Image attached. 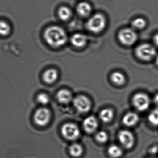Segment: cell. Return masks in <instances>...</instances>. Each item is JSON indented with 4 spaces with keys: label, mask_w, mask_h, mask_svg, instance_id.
Here are the masks:
<instances>
[{
    "label": "cell",
    "mask_w": 158,
    "mask_h": 158,
    "mask_svg": "<svg viewBox=\"0 0 158 158\" xmlns=\"http://www.w3.org/2000/svg\"><path fill=\"white\" fill-rule=\"evenodd\" d=\"M57 98L60 103L67 104L72 100V94L68 90L63 89L60 90L57 93Z\"/></svg>",
    "instance_id": "obj_14"
},
{
    "label": "cell",
    "mask_w": 158,
    "mask_h": 158,
    "mask_svg": "<svg viewBox=\"0 0 158 158\" xmlns=\"http://www.w3.org/2000/svg\"><path fill=\"white\" fill-rule=\"evenodd\" d=\"M108 154L112 158H118L123 155L121 148L116 145H112L109 147L108 149Z\"/></svg>",
    "instance_id": "obj_19"
},
{
    "label": "cell",
    "mask_w": 158,
    "mask_h": 158,
    "mask_svg": "<svg viewBox=\"0 0 158 158\" xmlns=\"http://www.w3.org/2000/svg\"><path fill=\"white\" fill-rule=\"evenodd\" d=\"M85 131L91 134L94 132L98 127V123L95 117L94 116H89L84 120L83 123Z\"/></svg>",
    "instance_id": "obj_10"
},
{
    "label": "cell",
    "mask_w": 158,
    "mask_h": 158,
    "mask_svg": "<svg viewBox=\"0 0 158 158\" xmlns=\"http://www.w3.org/2000/svg\"><path fill=\"white\" fill-rule=\"evenodd\" d=\"M38 102L42 105H47L50 101V98L48 95L44 93L40 94L37 97Z\"/></svg>",
    "instance_id": "obj_25"
},
{
    "label": "cell",
    "mask_w": 158,
    "mask_h": 158,
    "mask_svg": "<svg viewBox=\"0 0 158 158\" xmlns=\"http://www.w3.org/2000/svg\"><path fill=\"white\" fill-rule=\"evenodd\" d=\"M74 105L78 111L81 113H86L90 110L91 108L90 99L83 95L76 97L74 100Z\"/></svg>",
    "instance_id": "obj_8"
},
{
    "label": "cell",
    "mask_w": 158,
    "mask_h": 158,
    "mask_svg": "<svg viewBox=\"0 0 158 158\" xmlns=\"http://www.w3.org/2000/svg\"><path fill=\"white\" fill-rule=\"evenodd\" d=\"M43 78L44 81L47 83H52L58 78V72L56 69H48L44 72Z\"/></svg>",
    "instance_id": "obj_15"
},
{
    "label": "cell",
    "mask_w": 158,
    "mask_h": 158,
    "mask_svg": "<svg viewBox=\"0 0 158 158\" xmlns=\"http://www.w3.org/2000/svg\"><path fill=\"white\" fill-rule=\"evenodd\" d=\"M135 52L138 58L145 61L151 60L156 55V51L155 47L148 44H143L138 46L136 48Z\"/></svg>",
    "instance_id": "obj_3"
},
{
    "label": "cell",
    "mask_w": 158,
    "mask_h": 158,
    "mask_svg": "<svg viewBox=\"0 0 158 158\" xmlns=\"http://www.w3.org/2000/svg\"><path fill=\"white\" fill-rule=\"evenodd\" d=\"M96 139L98 143H104L108 140V135L104 131L98 132L96 135Z\"/></svg>",
    "instance_id": "obj_24"
},
{
    "label": "cell",
    "mask_w": 158,
    "mask_h": 158,
    "mask_svg": "<svg viewBox=\"0 0 158 158\" xmlns=\"http://www.w3.org/2000/svg\"><path fill=\"white\" fill-rule=\"evenodd\" d=\"M156 64L158 65V55L156 57Z\"/></svg>",
    "instance_id": "obj_28"
},
{
    "label": "cell",
    "mask_w": 158,
    "mask_h": 158,
    "mask_svg": "<svg viewBox=\"0 0 158 158\" xmlns=\"http://www.w3.org/2000/svg\"><path fill=\"white\" fill-rule=\"evenodd\" d=\"M118 39L122 44L129 46L132 45L136 41L137 35L134 30L124 28L119 32Z\"/></svg>",
    "instance_id": "obj_4"
},
{
    "label": "cell",
    "mask_w": 158,
    "mask_h": 158,
    "mask_svg": "<svg viewBox=\"0 0 158 158\" xmlns=\"http://www.w3.org/2000/svg\"><path fill=\"white\" fill-rule=\"evenodd\" d=\"M77 10L79 15L81 16H88L92 12V6L90 4L86 2H81L78 5Z\"/></svg>",
    "instance_id": "obj_13"
},
{
    "label": "cell",
    "mask_w": 158,
    "mask_h": 158,
    "mask_svg": "<svg viewBox=\"0 0 158 158\" xmlns=\"http://www.w3.org/2000/svg\"><path fill=\"white\" fill-rule=\"evenodd\" d=\"M61 132L65 139L70 141L77 139L80 135V130L78 126L72 123L64 124L62 127Z\"/></svg>",
    "instance_id": "obj_5"
},
{
    "label": "cell",
    "mask_w": 158,
    "mask_h": 158,
    "mask_svg": "<svg viewBox=\"0 0 158 158\" xmlns=\"http://www.w3.org/2000/svg\"><path fill=\"white\" fill-rule=\"evenodd\" d=\"M146 21L142 18L136 19L132 22V26L136 29H142L146 27Z\"/></svg>",
    "instance_id": "obj_21"
},
{
    "label": "cell",
    "mask_w": 158,
    "mask_h": 158,
    "mask_svg": "<svg viewBox=\"0 0 158 158\" xmlns=\"http://www.w3.org/2000/svg\"><path fill=\"white\" fill-rule=\"evenodd\" d=\"M139 118L137 114L134 112H129L123 117V122L127 126H133L139 121Z\"/></svg>",
    "instance_id": "obj_12"
},
{
    "label": "cell",
    "mask_w": 158,
    "mask_h": 158,
    "mask_svg": "<svg viewBox=\"0 0 158 158\" xmlns=\"http://www.w3.org/2000/svg\"><path fill=\"white\" fill-rule=\"evenodd\" d=\"M70 155L74 157L77 158L81 156L83 152V148L81 145L74 143L69 148Z\"/></svg>",
    "instance_id": "obj_17"
},
{
    "label": "cell",
    "mask_w": 158,
    "mask_h": 158,
    "mask_svg": "<svg viewBox=\"0 0 158 158\" xmlns=\"http://www.w3.org/2000/svg\"><path fill=\"white\" fill-rule=\"evenodd\" d=\"M133 103L137 110L141 111H145L150 106V98L146 94L139 93L134 96Z\"/></svg>",
    "instance_id": "obj_6"
},
{
    "label": "cell",
    "mask_w": 158,
    "mask_h": 158,
    "mask_svg": "<svg viewBox=\"0 0 158 158\" xmlns=\"http://www.w3.org/2000/svg\"><path fill=\"white\" fill-rule=\"evenodd\" d=\"M153 41H154L155 44L158 46V34H156V35L154 36Z\"/></svg>",
    "instance_id": "obj_26"
},
{
    "label": "cell",
    "mask_w": 158,
    "mask_h": 158,
    "mask_svg": "<svg viewBox=\"0 0 158 158\" xmlns=\"http://www.w3.org/2000/svg\"><path fill=\"white\" fill-rule=\"evenodd\" d=\"M11 28L8 23L0 20V35L6 36L10 33Z\"/></svg>",
    "instance_id": "obj_23"
},
{
    "label": "cell",
    "mask_w": 158,
    "mask_h": 158,
    "mask_svg": "<svg viewBox=\"0 0 158 158\" xmlns=\"http://www.w3.org/2000/svg\"><path fill=\"white\" fill-rule=\"evenodd\" d=\"M106 26V19L102 14L98 13L92 16L86 23V27L90 31L98 33L102 31Z\"/></svg>",
    "instance_id": "obj_2"
},
{
    "label": "cell",
    "mask_w": 158,
    "mask_h": 158,
    "mask_svg": "<svg viewBox=\"0 0 158 158\" xmlns=\"http://www.w3.org/2000/svg\"><path fill=\"white\" fill-rule=\"evenodd\" d=\"M118 139L121 144L127 149L131 148L134 144V136L130 131L127 130L120 131L118 134Z\"/></svg>",
    "instance_id": "obj_9"
},
{
    "label": "cell",
    "mask_w": 158,
    "mask_h": 158,
    "mask_svg": "<svg viewBox=\"0 0 158 158\" xmlns=\"http://www.w3.org/2000/svg\"><path fill=\"white\" fill-rule=\"evenodd\" d=\"M45 40L49 45L54 47H59L67 41V35L61 27L52 26L45 30L44 33Z\"/></svg>",
    "instance_id": "obj_1"
},
{
    "label": "cell",
    "mask_w": 158,
    "mask_h": 158,
    "mask_svg": "<svg viewBox=\"0 0 158 158\" xmlns=\"http://www.w3.org/2000/svg\"><path fill=\"white\" fill-rule=\"evenodd\" d=\"M154 102L156 104L158 105V94L156 95L154 98Z\"/></svg>",
    "instance_id": "obj_27"
},
{
    "label": "cell",
    "mask_w": 158,
    "mask_h": 158,
    "mask_svg": "<svg viewBox=\"0 0 158 158\" xmlns=\"http://www.w3.org/2000/svg\"><path fill=\"white\" fill-rule=\"evenodd\" d=\"M99 117L101 120L104 122L109 123L113 119L114 113L110 109H105L101 110Z\"/></svg>",
    "instance_id": "obj_16"
},
{
    "label": "cell",
    "mask_w": 158,
    "mask_h": 158,
    "mask_svg": "<svg viewBox=\"0 0 158 158\" xmlns=\"http://www.w3.org/2000/svg\"><path fill=\"white\" fill-rule=\"evenodd\" d=\"M86 36L81 33H76L71 38V43L77 47H84L87 43Z\"/></svg>",
    "instance_id": "obj_11"
},
{
    "label": "cell",
    "mask_w": 158,
    "mask_h": 158,
    "mask_svg": "<svg viewBox=\"0 0 158 158\" xmlns=\"http://www.w3.org/2000/svg\"><path fill=\"white\" fill-rule=\"evenodd\" d=\"M58 15L62 20L66 21L72 16V13L70 8L66 6H62L58 10Z\"/></svg>",
    "instance_id": "obj_18"
},
{
    "label": "cell",
    "mask_w": 158,
    "mask_h": 158,
    "mask_svg": "<svg viewBox=\"0 0 158 158\" xmlns=\"http://www.w3.org/2000/svg\"><path fill=\"white\" fill-rule=\"evenodd\" d=\"M149 123L154 126L158 125V108L153 110L148 116Z\"/></svg>",
    "instance_id": "obj_22"
},
{
    "label": "cell",
    "mask_w": 158,
    "mask_h": 158,
    "mask_svg": "<svg viewBox=\"0 0 158 158\" xmlns=\"http://www.w3.org/2000/svg\"><path fill=\"white\" fill-rule=\"evenodd\" d=\"M51 113L50 110L45 108L39 109L34 115V122L37 125L44 126L47 125L51 119Z\"/></svg>",
    "instance_id": "obj_7"
},
{
    "label": "cell",
    "mask_w": 158,
    "mask_h": 158,
    "mask_svg": "<svg viewBox=\"0 0 158 158\" xmlns=\"http://www.w3.org/2000/svg\"><path fill=\"white\" fill-rule=\"evenodd\" d=\"M111 79L114 83L118 85H123L125 82L124 75L119 72H115L113 73L111 76Z\"/></svg>",
    "instance_id": "obj_20"
}]
</instances>
